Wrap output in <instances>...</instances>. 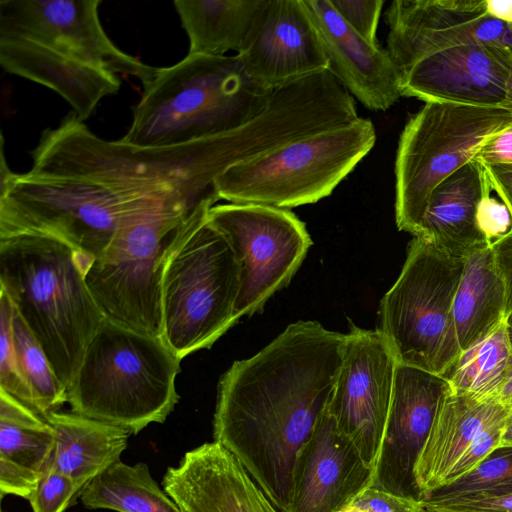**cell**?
<instances>
[{"instance_id":"cell-1","label":"cell","mask_w":512,"mask_h":512,"mask_svg":"<svg viewBox=\"0 0 512 512\" xmlns=\"http://www.w3.org/2000/svg\"><path fill=\"white\" fill-rule=\"evenodd\" d=\"M345 343L346 334L297 321L219 380L214 441L280 512L290 504L299 454L329 406Z\"/></svg>"},{"instance_id":"cell-2","label":"cell","mask_w":512,"mask_h":512,"mask_svg":"<svg viewBox=\"0 0 512 512\" xmlns=\"http://www.w3.org/2000/svg\"><path fill=\"white\" fill-rule=\"evenodd\" d=\"M385 22L402 96L512 108V24L485 0H394Z\"/></svg>"},{"instance_id":"cell-3","label":"cell","mask_w":512,"mask_h":512,"mask_svg":"<svg viewBox=\"0 0 512 512\" xmlns=\"http://www.w3.org/2000/svg\"><path fill=\"white\" fill-rule=\"evenodd\" d=\"M31 155L29 172L74 178L126 217L217 193L214 181L231 165L222 134L137 147L98 137L74 112L44 130Z\"/></svg>"},{"instance_id":"cell-4","label":"cell","mask_w":512,"mask_h":512,"mask_svg":"<svg viewBox=\"0 0 512 512\" xmlns=\"http://www.w3.org/2000/svg\"><path fill=\"white\" fill-rule=\"evenodd\" d=\"M101 0H1L0 64L43 85L85 121L119 92L118 74L150 81L157 67L121 50L105 32Z\"/></svg>"},{"instance_id":"cell-5","label":"cell","mask_w":512,"mask_h":512,"mask_svg":"<svg viewBox=\"0 0 512 512\" xmlns=\"http://www.w3.org/2000/svg\"><path fill=\"white\" fill-rule=\"evenodd\" d=\"M94 259L42 235L0 239V289L69 387L106 318L86 284Z\"/></svg>"},{"instance_id":"cell-6","label":"cell","mask_w":512,"mask_h":512,"mask_svg":"<svg viewBox=\"0 0 512 512\" xmlns=\"http://www.w3.org/2000/svg\"><path fill=\"white\" fill-rule=\"evenodd\" d=\"M142 86L120 139L137 147L182 145L230 131L263 111L274 93L247 76L237 55L187 54Z\"/></svg>"},{"instance_id":"cell-7","label":"cell","mask_w":512,"mask_h":512,"mask_svg":"<svg viewBox=\"0 0 512 512\" xmlns=\"http://www.w3.org/2000/svg\"><path fill=\"white\" fill-rule=\"evenodd\" d=\"M181 359L162 338L105 318L67 388L72 412L138 434L179 400Z\"/></svg>"},{"instance_id":"cell-8","label":"cell","mask_w":512,"mask_h":512,"mask_svg":"<svg viewBox=\"0 0 512 512\" xmlns=\"http://www.w3.org/2000/svg\"><path fill=\"white\" fill-rule=\"evenodd\" d=\"M219 199L212 194L198 203L164 260L161 338L181 360L210 348L238 321L240 265L227 238L208 219Z\"/></svg>"},{"instance_id":"cell-9","label":"cell","mask_w":512,"mask_h":512,"mask_svg":"<svg viewBox=\"0 0 512 512\" xmlns=\"http://www.w3.org/2000/svg\"><path fill=\"white\" fill-rule=\"evenodd\" d=\"M372 121L356 120L291 141L228 168L214 181L220 199L289 209L318 202L369 153Z\"/></svg>"},{"instance_id":"cell-10","label":"cell","mask_w":512,"mask_h":512,"mask_svg":"<svg viewBox=\"0 0 512 512\" xmlns=\"http://www.w3.org/2000/svg\"><path fill=\"white\" fill-rule=\"evenodd\" d=\"M465 259L413 237L405 263L380 304L381 328L397 363L444 377L461 351L452 318Z\"/></svg>"},{"instance_id":"cell-11","label":"cell","mask_w":512,"mask_h":512,"mask_svg":"<svg viewBox=\"0 0 512 512\" xmlns=\"http://www.w3.org/2000/svg\"><path fill=\"white\" fill-rule=\"evenodd\" d=\"M512 123V108L428 102L406 122L395 160V220L415 234L434 189Z\"/></svg>"},{"instance_id":"cell-12","label":"cell","mask_w":512,"mask_h":512,"mask_svg":"<svg viewBox=\"0 0 512 512\" xmlns=\"http://www.w3.org/2000/svg\"><path fill=\"white\" fill-rule=\"evenodd\" d=\"M199 202L165 204L135 217L116 232L85 277L106 318L161 338L164 260Z\"/></svg>"},{"instance_id":"cell-13","label":"cell","mask_w":512,"mask_h":512,"mask_svg":"<svg viewBox=\"0 0 512 512\" xmlns=\"http://www.w3.org/2000/svg\"><path fill=\"white\" fill-rule=\"evenodd\" d=\"M208 219L227 238L240 265L237 320L260 311L287 286L312 245L305 223L289 209L220 204L209 210Z\"/></svg>"},{"instance_id":"cell-14","label":"cell","mask_w":512,"mask_h":512,"mask_svg":"<svg viewBox=\"0 0 512 512\" xmlns=\"http://www.w3.org/2000/svg\"><path fill=\"white\" fill-rule=\"evenodd\" d=\"M396 366L379 329L351 327L328 412L372 469L389 413Z\"/></svg>"},{"instance_id":"cell-15","label":"cell","mask_w":512,"mask_h":512,"mask_svg":"<svg viewBox=\"0 0 512 512\" xmlns=\"http://www.w3.org/2000/svg\"><path fill=\"white\" fill-rule=\"evenodd\" d=\"M449 389L444 377L397 363L371 487L422 500L415 467Z\"/></svg>"},{"instance_id":"cell-16","label":"cell","mask_w":512,"mask_h":512,"mask_svg":"<svg viewBox=\"0 0 512 512\" xmlns=\"http://www.w3.org/2000/svg\"><path fill=\"white\" fill-rule=\"evenodd\" d=\"M236 55L247 76L270 92L329 65L302 0H265Z\"/></svg>"},{"instance_id":"cell-17","label":"cell","mask_w":512,"mask_h":512,"mask_svg":"<svg viewBox=\"0 0 512 512\" xmlns=\"http://www.w3.org/2000/svg\"><path fill=\"white\" fill-rule=\"evenodd\" d=\"M371 479L372 467L339 431L327 408L297 459L286 512H338Z\"/></svg>"},{"instance_id":"cell-18","label":"cell","mask_w":512,"mask_h":512,"mask_svg":"<svg viewBox=\"0 0 512 512\" xmlns=\"http://www.w3.org/2000/svg\"><path fill=\"white\" fill-rule=\"evenodd\" d=\"M323 44L328 71L366 108L386 111L402 96L401 73L387 49L365 40L329 0H302Z\"/></svg>"},{"instance_id":"cell-19","label":"cell","mask_w":512,"mask_h":512,"mask_svg":"<svg viewBox=\"0 0 512 512\" xmlns=\"http://www.w3.org/2000/svg\"><path fill=\"white\" fill-rule=\"evenodd\" d=\"M181 512H280L235 457L213 441L186 452L163 477Z\"/></svg>"},{"instance_id":"cell-20","label":"cell","mask_w":512,"mask_h":512,"mask_svg":"<svg viewBox=\"0 0 512 512\" xmlns=\"http://www.w3.org/2000/svg\"><path fill=\"white\" fill-rule=\"evenodd\" d=\"M489 191L482 164L471 159L434 189L413 236L460 259L490 245L476 221L478 204Z\"/></svg>"},{"instance_id":"cell-21","label":"cell","mask_w":512,"mask_h":512,"mask_svg":"<svg viewBox=\"0 0 512 512\" xmlns=\"http://www.w3.org/2000/svg\"><path fill=\"white\" fill-rule=\"evenodd\" d=\"M511 411L499 398L479 400L449 389L415 467L422 500L445 484L448 473L478 434Z\"/></svg>"},{"instance_id":"cell-22","label":"cell","mask_w":512,"mask_h":512,"mask_svg":"<svg viewBox=\"0 0 512 512\" xmlns=\"http://www.w3.org/2000/svg\"><path fill=\"white\" fill-rule=\"evenodd\" d=\"M46 420L56 438L48 466L70 477L82 490L120 461L132 434L126 428L74 412H52Z\"/></svg>"},{"instance_id":"cell-23","label":"cell","mask_w":512,"mask_h":512,"mask_svg":"<svg viewBox=\"0 0 512 512\" xmlns=\"http://www.w3.org/2000/svg\"><path fill=\"white\" fill-rule=\"evenodd\" d=\"M464 259L452 306L453 324L461 352L506 320L505 287L490 245L478 248Z\"/></svg>"},{"instance_id":"cell-24","label":"cell","mask_w":512,"mask_h":512,"mask_svg":"<svg viewBox=\"0 0 512 512\" xmlns=\"http://www.w3.org/2000/svg\"><path fill=\"white\" fill-rule=\"evenodd\" d=\"M265 0H175L188 54L225 56L242 49Z\"/></svg>"},{"instance_id":"cell-25","label":"cell","mask_w":512,"mask_h":512,"mask_svg":"<svg viewBox=\"0 0 512 512\" xmlns=\"http://www.w3.org/2000/svg\"><path fill=\"white\" fill-rule=\"evenodd\" d=\"M88 509L117 512H181L152 478L145 463L118 461L89 482L80 494Z\"/></svg>"},{"instance_id":"cell-26","label":"cell","mask_w":512,"mask_h":512,"mask_svg":"<svg viewBox=\"0 0 512 512\" xmlns=\"http://www.w3.org/2000/svg\"><path fill=\"white\" fill-rule=\"evenodd\" d=\"M511 376L512 347L504 321L461 352L444 378L454 394L489 400L499 397Z\"/></svg>"},{"instance_id":"cell-27","label":"cell","mask_w":512,"mask_h":512,"mask_svg":"<svg viewBox=\"0 0 512 512\" xmlns=\"http://www.w3.org/2000/svg\"><path fill=\"white\" fill-rule=\"evenodd\" d=\"M48 421L0 390V457L42 473L55 448Z\"/></svg>"},{"instance_id":"cell-28","label":"cell","mask_w":512,"mask_h":512,"mask_svg":"<svg viewBox=\"0 0 512 512\" xmlns=\"http://www.w3.org/2000/svg\"><path fill=\"white\" fill-rule=\"evenodd\" d=\"M13 344L39 416L47 419L67 402V388L55 374L45 352L14 307Z\"/></svg>"},{"instance_id":"cell-29","label":"cell","mask_w":512,"mask_h":512,"mask_svg":"<svg viewBox=\"0 0 512 512\" xmlns=\"http://www.w3.org/2000/svg\"><path fill=\"white\" fill-rule=\"evenodd\" d=\"M512 494V446H498L471 471L441 486L425 501L485 499Z\"/></svg>"},{"instance_id":"cell-30","label":"cell","mask_w":512,"mask_h":512,"mask_svg":"<svg viewBox=\"0 0 512 512\" xmlns=\"http://www.w3.org/2000/svg\"><path fill=\"white\" fill-rule=\"evenodd\" d=\"M13 314L14 306L9 296L0 289V390L38 414L33 395L22 373L14 349Z\"/></svg>"},{"instance_id":"cell-31","label":"cell","mask_w":512,"mask_h":512,"mask_svg":"<svg viewBox=\"0 0 512 512\" xmlns=\"http://www.w3.org/2000/svg\"><path fill=\"white\" fill-rule=\"evenodd\" d=\"M81 492L74 480L47 466L28 501L33 512H64L75 504Z\"/></svg>"},{"instance_id":"cell-32","label":"cell","mask_w":512,"mask_h":512,"mask_svg":"<svg viewBox=\"0 0 512 512\" xmlns=\"http://www.w3.org/2000/svg\"><path fill=\"white\" fill-rule=\"evenodd\" d=\"M343 20L360 36L376 44L383 0H329Z\"/></svg>"},{"instance_id":"cell-33","label":"cell","mask_w":512,"mask_h":512,"mask_svg":"<svg viewBox=\"0 0 512 512\" xmlns=\"http://www.w3.org/2000/svg\"><path fill=\"white\" fill-rule=\"evenodd\" d=\"M506 419L491 424L478 434L450 470L444 485L471 471L499 446Z\"/></svg>"},{"instance_id":"cell-34","label":"cell","mask_w":512,"mask_h":512,"mask_svg":"<svg viewBox=\"0 0 512 512\" xmlns=\"http://www.w3.org/2000/svg\"><path fill=\"white\" fill-rule=\"evenodd\" d=\"M359 512H430L423 500L367 487L351 502Z\"/></svg>"},{"instance_id":"cell-35","label":"cell","mask_w":512,"mask_h":512,"mask_svg":"<svg viewBox=\"0 0 512 512\" xmlns=\"http://www.w3.org/2000/svg\"><path fill=\"white\" fill-rule=\"evenodd\" d=\"M476 221L486 241L491 245L512 230V216L507 206L487 192L477 207Z\"/></svg>"},{"instance_id":"cell-36","label":"cell","mask_w":512,"mask_h":512,"mask_svg":"<svg viewBox=\"0 0 512 512\" xmlns=\"http://www.w3.org/2000/svg\"><path fill=\"white\" fill-rule=\"evenodd\" d=\"M42 473L0 457L1 498L6 494L29 499Z\"/></svg>"},{"instance_id":"cell-37","label":"cell","mask_w":512,"mask_h":512,"mask_svg":"<svg viewBox=\"0 0 512 512\" xmlns=\"http://www.w3.org/2000/svg\"><path fill=\"white\" fill-rule=\"evenodd\" d=\"M423 502L430 512H512V494L485 499L456 498Z\"/></svg>"},{"instance_id":"cell-38","label":"cell","mask_w":512,"mask_h":512,"mask_svg":"<svg viewBox=\"0 0 512 512\" xmlns=\"http://www.w3.org/2000/svg\"><path fill=\"white\" fill-rule=\"evenodd\" d=\"M472 159L482 165L512 164V123L487 138Z\"/></svg>"},{"instance_id":"cell-39","label":"cell","mask_w":512,"mask_h":512,"mask_svg":"<svg viewBox=\"0 0 512 512\" xmlns=\"http://www.w3.org/2000/svg\"><path fill=\"white\" fill-rule=\"evenodd\" d=\"M490 248L505 287L507 317L512 312V230Z\"/></svg>"},{"instance_id":"cell-40","label":"cell","mask_w":512,"mask_h":512,"mask_svg":"<svg viewBox=\"0 0 512 512\" xmlns=\"http://www.w3.org/2000/svg\"><path fill=\"white\" fill-rule=\"evenodd\" d=\"M492 191L507 206L512 216V164L482 165Z\"/></svg>"},{"instance_id":"cell-41","label":"cell","mask_w":512,"mask_h":512,"mask_svg":"<svg viewBox=\"0 0 512 512\" xmlns=\"http://www.w3.org/2000/svg\"><path fill=\"white\" fill-rule=\"evenodd\" d=\"M488 13L505 23L512 24V0H485Z\"/></svg>"},{"instance_id":"cell-42","label":"cell","mask_w":512,"mask_h":512,"mask_svg":"<svg viewBox=\"0 0 512 512\" xmlns=\"http://www.w3.org/2000/svg\"><path fill=\"white\" fill-rule=\"evenodd\" d=\"M499 446H512V411L506 419Z\"/></svg>"},{"instance_id":"cell-43","label":"cell","mask_w":512,"mask_h":512,"mask_svg":"<svg viewBox=\"0 0 512 512\" xmlns=\"http://www.w3.org/2000/svg\"><path fill=\"white\" fill-rule=\"evenodd\" d=\"M498 398L503 404L512 409V376L503 386Z\"/></svg>"},{"instance_id":"cell-44","label":"cell","mask_w":512,"mask_h":512,"mask_svg":"<svg viewBox=\"0 0 512 512\" xmlns=\"http://www.w3.org/2000/svg\"><path fill=\"white\" fill-rule=\"evenodd\" d=\"M508 338L512 347V312L508 314L505 320Z\"/></svg>"},{"instance_id":"cell-45","label":"cell","mask_w":512,"mask_h":512,"mask_svg":"<svg viewBox=\"0 0 512 512\" xmlns=\"http://www.w3.org/2000/svg\"><path fill=\"white\" fill-rule=\"evenodd\" d=\"M1 512H5V511H1Z\"/></svg>"}]
</instances>
